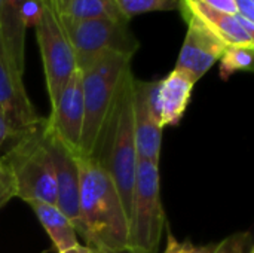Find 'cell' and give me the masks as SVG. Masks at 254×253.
Wrapping results in <instances>:
<instances>
[{"label": "cell", "mask_w": 254, "mask_h": 253, "mask_svg": "<svg viewBox=\"0 0 254 253\" xmlns=\"http://www.w3.org/2000/svg\"><path fill=\"white\" fill-rule=\"evenodd\" d=\"M250 251H253V246L249 233H238L217 243V253H249Z\"/></svg>", "instance_id": "21"}, {"label": "cell", "mask_w": 254, "mask_h": 253, "mask_svg": "<svg viewBox=\"0 0 254 253\" xmlns=\"http://www.w3.org/2000/svg\"><path fill=\"white\" fill-rule=\"evenodd\" d=\"M61 16L73 21L97 19V18L127 21L121 13L115 0H70Z\"/></svg>", "instance_id": "17"}, {"label": "cell", "mask_w": 254, "mask_h": 253, "mask_svg": "<svg viewBox=\"0 0 254 253\" xmlns=\"http://www.w3.org/2000/svg\"><path fill=\"white\" fill-rule=\"evenodd\" d=\"M45 140L51 160L54 164L55 185H57V201L55 206L79 228V189H80V173L77 155L73 154L60 139L46 130L45 121Z\"/></svg>", "instance_id": "11"}, {"label": "cell", "mask_w": 254, "mask_h": 253, "mask_svg": "<svg viewBox=\"0 0 254 253\" xmlns=\"http://www.w3.org/2000/svg\"><path fill=\"white\" fill-rule=\"evenodd\" d=\"M28 206L36 213L39 222L48 233L58 253L80 245L74 225L55 204L31 201L28 203Z\"/></svg>", "instance_id": "16"}, {"label": "cell", "mask_w": 254, "mask_h": 253, "mask_svg": "<svg viewBox=\"0 0 254 253\" xmlns=\"http://www.w3.org/2000/svg\"><path fill=\"white\" fill-rule=\"evenodd\" d=\"M36 36L52 107L70 76L77 70V64L63 16L51 0H43L42 15L36 24Z\"/></svg>", "instance_id": "7"}, {"label": "cell", "mask_w": 254, "mask_h": 253, "mask_svg": "<svg viewBox=\"0 0 254 253\" xmlns=\"http://www.w3.org/2000/svg\"><path fill=\"white\" fill-rule=\"evenodd\" d=\"M12 136H13V134H12L9 125H7V122H6V119H4V115H3L1 110H0V148H1L3 143L7 142Z\"/></svg>", "instance_id": "24"}, {"label": "cell", "mask_w": 254, "mask_h": 253, "mask_svg": "<svg viewBox=\"0 0 254 253\" xmlns=\"http://www.w3.org/2000/svg\"><path fill=\"white\" fill-rule=\"evenodd\" d=\"M158 81L144 82L134 81L132 91V116H134V136L138 161H149L159 164L162 146V127L158 121L153 107V97Z\"/></svg>", "instance_id": "10"}, {"label": "cell", "mask_w": 254, "mask_h": 253, "mask_svg": "<svg viewBox=\"0 0 254 253\" xmlns=\"http://www.w3.org/2000/svg\"><path fill=\"white\" fill-rule=\"evenodd\" d=\"M0 110L13 136L40 124L42 118L31 104L24 84L22 75L9 60L3 42L0 39ZM12 136V137H13Z\"/></svg>", "instance_id": "8"}, {"label": "cell", "mask_w": 254, "mask_h": 253, "mask_svg": "<svg viewBox=\"0 0 254 253\" xmlns=\"http://www.w3.org/2000/svg\"><path fill=\"white\" fill-rule=\"evenodd\" d=\"M162 253H217V243L207 246H195L190 242L177 240L171 230H167V248Z\"/></svg>", "instance_id": "20"}, {"label": "cell", "mask_w": 254, "mask_h": 253, "mask_svg": "<svg viewBox=\"0 0 254 253\" xmlns=\"http://www.w3.org/2000/svg\"><path fill=\"white\" fill-rule=\"evenodd\" d=\"M254 45H231L226 46L220 57V76L229 79L237 72L253 70Z\"/></svg>", "instance_id": "18"}, {"label": "cell", "mask_w": 254, "mask_h": 253, "mask_svg": "<svg viewBox=\"0 0 254 253\" xmlns=\"http://www.w3.org/2000/svg\"><path fill=\"white\" fill-rule=\"evenodd\" d=\"M237 13L254 21V0H235Z\"/></svg>", "instance_id": "23"}, {"label": "cell", "mask_w": 254, "mask_h": 253, "mask_svg": "<svg viewBox=\"0 0 254 253\" xmlns=\"http://www.w3.org/2000/svg\"><path fill=\"white\" fill-rule=\"evenodd\" d=\"M134 81L135 76L132 69H129L119 84L115 100L100 130L94 151L89 155L110 174L112 180L115 182L127 212L128 222L138 166L132 116Z\"/></svg>", "instance_id": "2"}, {"label": "cell", "mask_w": 254, "mask_h": 253, "mask_svg": "<svg viewBox=\"0 0 254 253\" xmlns=\"http://www.w3.org/2000/svg\"><path fill=\"white\" fill-rule=\"evenodd\" d=\"M51 1H52V4L57 7V10H58L60 13H63L64 9L67 7V4H68L70 0H51Z\"/></svg>", "instance_id": "27"}, {"label": "cell", "mask_w": 254, "mask_h": 253, "mask_svg": "<svg viewBox=\"0 0 254 253\" xmlns=\"http://www.w3.org/2000/svg\"><path fill=\"white\" fill-rule=\"evenodd\" d=\"M79 228L86 246L109 251L129 246V222L110 174L91 157L77 155Z\"/></svg>", "instance_id": "1"}, {"label": "cell", "mask_w": 254, "mask_h": 253, "mask_svg": "<svg viewBox=\"0 0 254 253\" xmlns=\"http://www.w3.org/2000/svg\"><path fill=\"white\" fill-rule=\"evenodd\" d=\"M83 118L82 72L77 69L67 81L57 103L51 107V115L46 119V130L60 139L73 154L79 155Z\"/></svg>", "instance_id": "9"}, {"label": "cell", "mask_w": 254, "mask_h": 253, "mask_svg": "<svg viewBox=\"0 0 254 253\" xmlns=\"http://www.w3.org/2000/svg\"><path fill=\"white\" fill-rule=\"evenodd\" d=\"M183 16H193L205 28H208L226 46L231 45H254L250 36L238 22L235 15L214 10L199 0H179Z\"/></svg>", "instance_id": "14"}, {"label": "cell", "mask_w": 254, "mask_h": 253, "mask_svg": "<svg viewBox=\"0 0 254 253\" xmlns=\"http://www.w3.org/2000/svg\"><path fill=\"white\" fill-rule=\"evenodd\" d=\"M60 253H95V251L89 246H82V245H77L74 248H70L67 251H63Z\"/></svg>", "instance_id": "26"}, {"label": "cell", "mask_w": 254, "mask_h": 253, "mask_svg": "<svg viewBox=\"0 0 254 253\" xmlns=\"http://www.w3.org/2000/svg\"><path fill=\"white\" fill-rule=\"evenodd\" d=\"M95 253H147L134 246H124L119 249H109V251H95Z\"/></svg>", "instance_id": "25"}, {"label": "cell", "mask_w": 254, "mask_h": 253, "mask_svg": "<svg viewBox=\"0 0 254 253\" xmlns=\"http://www.w3.org/2000/svg\"><path fill=\"white\" fill-rule=\"evenodd\" d=\"M127 21L147 12H168L180 7L179 0H115Z\"/></svg>", "instance_id": "19"}, {"label": "cell", "mask_w": 254, "mask_h": 253, "mask_svg": "<svg viewBox=\"0 0 254 253\" xmlns=\"http://www.w3.org/2000/svg\"><path fill=\"white\" fill-rule=\"evenodd\" d=\"M165 224L159 164L138 161L129 213V246L158 253Z\"/></svg>", "instance_id": "5"}, {"label": "cell", "mask_w": 254, "mask_h": 253, "mask_svg": "<svg viewBox=\"0 0 254 253\" xmlns=\"http://www.w3.org/2000/svg\"><path fill=\"white\" fill-rule=\"evenodd\" d=\"M45 121L12 139V145L1 157L10 177L15 197L27 204L43 201L55 204L57 185L54 164L45 140Z\"/></svg>", "instance_id": "3"}, {"label": "cell", "mask_w": 254, "mask_h": 253, "mask_svg": "<svg viewBox=\"0 0 254 253\" xmlns=\"http://www.w3.org/2000/svg\"><path fill=\"white\" fill-rule=\"evenodd\" d=\"M131 61L132 57L107 52L80 70L85 118L79 155L89 157L92 154L119 84L124 75L131 69Z\"/></svg>", "instance_id": "4"}, {"label": "cell", "mask_w": 254, "mask_h": 253, "mask_svg": "<svg viewBox=\"0 0 254 253\" xmlns=\"http://www.w3.org/2000/svg\"><path fill=\"white\" fill-rule=\"evenodd\" d=\"M27 0H1L0 1V39L6 54L15 69L24 73L25 31L24 4Z\"/></svg>", "instance_id": "15"}, {"label": "cell", "mask_w": 254, "mask_h": 253, "mask_svg": "<svg viewBox=\"0 0 254 253\" xmlns=\"http://www.w3.org/2000/svg\"><path fill=\"white\" fill-rule=\"evenodd\" d=\"M63 22L73 46L79 70L88 67L103 54L115 52L134 57L140 48V42L129 30L127 21L106 18L73 21L63 18Z\"/></svg>", "instance_id": "6"}, {"label": "cell", "mask_w": 254, "mask_h": 253, "mask_svg": "<svg viewBox=\"0 0 254 253\" xmlns=\"http://www.w3.org/2000/svg\"><path fill=\"white\" fill-rule=\"evenodd\" d=\"M199 1H202L208 7L219 10V12H223V13H229V15L237 13L235 0H199Z\"/></svg>", "instance_id": "22"}, {"label": "cell", "mask_w": 254, "mask_h": 253, "mask_svg": "<svg viewBox=\"0 0 254 253\" xmlns=\"http://www.w3.org/2000/svg\"><path fill=\"white\" fill-rule=\"evenodd\" d=\"M249 253H254V251H250V252H249Z\"/></svg>", "instance_id": "28"}, {"label": "cell", "mask_w": 254, "mask_h": 253, "mask_svg": "<svg viewBox=\"0 0 254 253\" xmlns=\"http://www.w3.org/2000/svg\"><path fill=\"white\" fill-rule=\"evenodd\" d=\"M0 1H1V0H0Z\"/></svg>", "instance_id": "29"}, {"label": "cell", "mask_w": 254, "mask_h": 253, "mask_svg": "<svg viewBox=\"0 0 254 253\" xmlns=\"http://www.w3.org/2000/svg\"><path fill=\"white\" fill-rule=\"evenodd\" d=\"M193 86L195 82L186 73L176 69L167 78L158 81L153 107L162 128L180 122L190 101Z\"/></svg>", "instance_id": "13"}, {"label": "cell", "mask_w": 254, "mask_h": 253, "mask_svg": "<svg viewBox=\"0 0 254 253\" xmlns=\"http://www.w3.org/2000/svg\"><path fill=\"white\" fill-rule=\"evenodd\" d=\"M185 19L188 33L174 69L186 73L196 84L220 60L226 45L193 16Z\"/></svg>", "instance_id": "12"}]
</instances>
